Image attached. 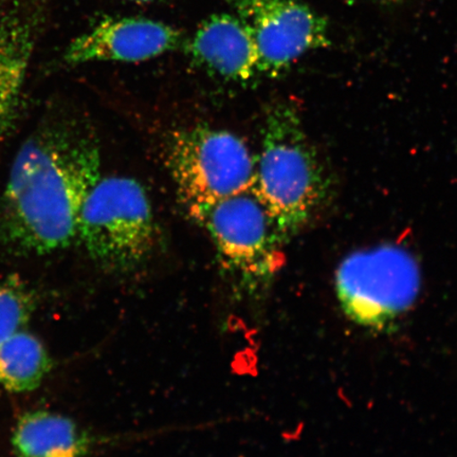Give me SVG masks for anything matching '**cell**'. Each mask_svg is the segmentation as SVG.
<instances>
[{
  "mask_svg": "<svg viewBox=\"0 0 457 457\" xmlns=\"http://www.w3.org/2000/svg\"><path fill=\"white\" fill-rule=\"evenodd\" d=\"M168 162L195 220L220 200L253 190L256 158L230 131L204 127L176 131L169 142Z\"/></svg>",
  "mask_w": 457,
  "mask_h": 457,
  "instance_id": "277c9868",
  "label": "cell"
},
{
  "mask_svg": "<svg viewBox=\"0 0 457 457\" xmlns=\"http://www.w3.org/2000/svg\"><path fill=\"white\" fill-rule=\"evenodd\" d=\"M130 2H135V3H152V2H154V0H130Z\"/></svg>",
  "mask_w": 457,
  "mask_h": 457,
  "instance_id": "9a60e30c",
  "label": "cell"
},
{
  "mask_svg": "<svg viewBox=\"0 0 457 457\" xmlns=\"http://www.w3.org/2000/svg\"><path fill=\"white\" fill-rule=\"evenodd\" d=\"M12 445L16 457H85L90 439L67 417L37 411L21 417Z\"/></svg>",
  "mask_w": 457,
  "mask_h": 457,
  "instance_id": "8fae6325",
  "label": "cell"
},
{
  "mask_svg": "<svg viewBox=\"0 0 457 457\" xmlns=\"http://www.w3.org/2000/svg\"><path fill=\"white\" fill-rule=\"evenodd\" d=\"M94 137L70 123L39 129L17 154L0 198V238L49 254L77 239L79 216L101 177Z\"/></svg>",
  "mask_w": 457,
  "mask_h": 457,
  "instance_id": "6da1fadb",
  "label": "cell"
},
{
  "mask_svg": "<svg viewBox=\"0 0 457 457\" xmlns=\"http://www.w3.org/2000/svg\"><path fill=\"white\" fill-rule=\"evenodd\" d=\"M343 311L363 327H386L413 305L420 289L414 256L395 245L357 251L337 271Z\"/></svg>",
  "mask_w": 457,
  "mask_h": 457,
  "instance_id": "5b68a950",
  "label": "cell"
},
{
  "mask_svg": "<svg viewBox=\"0 0 457 457\" xmlns=\"http://www.w3.org/2000/svg\"><path fill=\"white\" fill-rule=\"evenodd\" d=\"M253 39L259 73L277 77L331 44L328 21L296 0H230Z\"/></svg>",
  "mask_w": 457,
  "mask_h": 457,
  "instance_id": "52a82bcc",
  "label": "cell"
},
{
  "mask_svg": "<svg viewBox=\"0 0 457 457\" xmlns=\"http://www.w3.org/2000/svg\"><path fill=\"white\" fill-rule=\"evenodd\" d=\"M46 12L47 0H10L0 7V141L12 127Z\"/></svg>",
  "mask_w": 457,
  "mask_h": 457,
  "instance_id": "9c48e42d",
  "label": "cell"
},
{
  "mask_svg": "<svg viewBox=\"0 0 457 457\" xmlns=\"http://www.w3.org/2000/svg\"><path fill=\"white\" fill-rule=\"evenodd\" d=\"M77 238L111 271L134 270L152 253L155 221L145 188L123 176L100 177L79 216Z\"/></svg>",
  "mask_w": 457,
  "mask_h": 457,
  "instance_id": "3957f363",
  "label": "cell"
},
{
  "mask_svg": "<svg viewBox=\"0 0 457 457\" xmlns=\"http://www.w3.org/2000/svg\"><path fill=\"white\" fill-rule=\"evenodd\" d=\"M186 50L197 65L230 81L247 82L259 73L253 39L237 15L208 17Z\"/></svg>",
  "mask_w": 457,
  "mask_h": 457,
  "instance_id": "30bf717a",
  "label": "cell"
},
{
  "mask_svg": "<svg viewBox=\"0 0 457 457\" xmlns=\"http://www.w3.org/2000/svg\"><path fill=\"white\" fill-rule=\"evenodd\" d=\"M179 30L145 17L105 19L68 46L64 60L79 65L90 62H143L180 47Z\"/></svg>",
  "mask_w": 457,
  "mask_h": 457,
  "instance_id": "ba28073f",
  "label": "cell"
},
{
  "mask_svg": "<svg viewBox=\"0 0 457 457\" xmlns=\"http://www.w3.org/2000/svg\"><path fill=\"white\" fill-rule=\"evenodd\" d=\"M328 187L299 111L289 102L277 103L266 113L253 191L283 243L310 221Z\"/></svg>",
  "mask_w": 457,
  "mask_h": 457,
  "instance_id": "7a4b0ae2",
  "label": "cell"
},
{
  "mask_svg": "<svg viewBox=\"0 0 457 457\" xmlns=\"http://www.w3.org/2000/svg\"><path fill=\"white\" fill-rule=\"evenodd\" d=\"M31 313V302L15 287L0 283V342L19 331Z\"/></svg>",
  "mask_w": 457,
  "mask_h": 457,
  "instance_id": "4fadbf2b",
  "label": "cell"
},
{
  "mask_svg": "<svg viewBox=\"0 0 457 457\" xmlns=\"http://www.w3.org/2000/svg\"><path fill=\"white\" fill-rule=\"evenodd\" d=\"M50 368L48 353L36 337L16 331L0 342V386L5 390H36Z\"/></svg>",
  "mask_w": 457,
  "mask_h": 457,
  "instance_id": "7c38bea8",
  "label": "cell"
},
{
  "mask_svg": "<svg viewBox=\"0 0 457 457\" xmlns=\"http://www.w3.org/2000/svg\"><path fill=\"white\" fill-rule=\"evenodd\" d=\"M378 2L386 4H398L403 2V0H378Z\"/></svg>",
  "mask_w": 457,
  "mask_h": 457,
  "instance_id": "5bb4252c",
  "label": "cell"
},
{
  "mask_svg": "<svg viewBox=\"0 0 457 457\" xmlns=\"http://www.w3.org/2000/svg\"><path fill=\"white\" fill-rule=\"evenodd\" d=\"M225 270L248 293L264 287L282 264V239L253 190L228 197L200 214Z\"/></svg>",
  "mask_w": 457,
  "mask_h": 457,
  "instance_id": "8992f818",
  "label": "cell"
}]
</instances>
